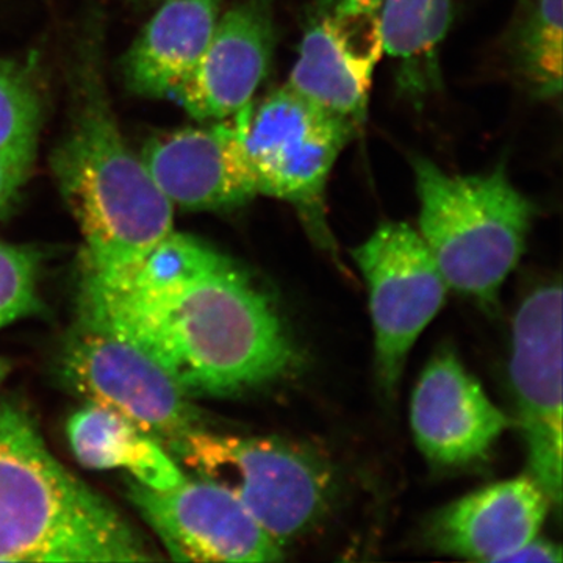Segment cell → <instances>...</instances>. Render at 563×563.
<instances>
[{
	"label": "cell",
	"instance_id": "52a82bcc",
	"mask_svg": "<svg viewBox=\"0 0 563 563\" xmlns=\"http://www.w3.org/2000/svg\"><path fill=\"white\" fill-rule=\"evenodd\" d=\"M62 376L88 404L120 415L161 443L202 428L190 396L150 352L84 314L63 352Z\"/></svg>",
	"mask_w": 563,
	"mask_h": 563
},
{
	"label": "cell",
	"instance_id": "e0dca14e",
	"mask_svg": "<svg viewBox=\"0 0 563 563\" xmlns=\"http://www.w3.org/2000/svg\"><path fill=\"white\" fill-rule=\"evenodd\" d=\"M66 435L74 457L85 468L128 470L136 483L157 490L172 488L187 476L158 440L95 404L70 415Z\"/></svg>",
	"mask_w": 563,
	"mask_h": 563
},
{
	"label": "cell",
	"instance_id": "9a60e30c",
	"mask_svg": "<svg viewBox=\"0 0 563 563\" xmlns=\"http://www.w3.org/2000/svg\"><path fill=\"white\" fill-rule=\"evenodd\" d=\"M550 506V498L532 476L503 481L433 515L428 540L440 553L499 563L539 536Z\"/></svg>",
	"mask_w": 563,
	"mask_h": 563
},
{
	"label": "cell",
	"instance_id": "6da1fadb",
	"mask_svg": "<svg viewBox=\"0 0 563 563\" xmlns=\"http://www.w3.org/2000/svg\"><path fill=\"white\" fill-rule=\"evenodd\" d=\"M79 313L140 344L190 398L266 387L301 363L276 303L229 257L165 284L84 279Z\"/></svg>",
	"mask_w": 563,
	"mask_h": 563
},
{
	"label": "cell",
	"instance_id": "ffe728a7",
	"mask_svg": "<svg viewBox=\"0 0 563 563\" xmlns=\"http://www.w3.org/2000/svg\"><path fill=\"white\" fill-rule=\"evenodd\" d=\"M40 124L35 79L24 65L0 58V157L32 165Z\"/></svg>",
	"mask_w": 563,
	"mask_h": 563
},
{
	"label": "cell",
	"instance_id": "5bb4252c",
	"mask_svg": "<svg viewBox=\"0 0 563 563\" xmlns=\"http://www.w3.org/2000/svg\"><path fill=\"white\" fill-rule=\"evenodd\" d=\"M273 0H243L222 13L201 60L177 92L192 120L218 122L250 106L272 66Z\"/></svg>",
	"mask_w": 563,
	"mask_h": 563
},
{
	"label": "cell",
	"instance_id": "277c9868",
	"mask_svg": "<svg viewBox=\"0 0 563 563\" xmlns=\"http://www.w3.org/2000/svg\"><path fill=\"white\" fill-rule=\"evenodd\" d=\"M421 239L448 287L487 307L523 255L536 209L514 187L506 166L490 173L450 174L413 157Z\"/></svg>",
	"mask_w": 563,
	"mask_h": 563
},
{
	"label": "cell",
	"instance_id": "44dd1931",
	"mask_svg": "<svg viewBox=\"0 0 563 563\" xmlns=\"http://www.w3.org/2000/svg\"><path fill=\"white\" fill-rule=\"evenodd\" d=\"M35 252L0 240V329L40 309Z\"/></svg>",
	"mask_w": 563,
	"mask_h": 563
},
{
	"label": "cell",
	"instance_id": "2e32d148",
	"mask_svg": "<svg viewBox=\"0 0 563 563\" xmlns=\"http://www.w3.org/2000/svg\"><path fill=\"white\" fill-rule=\"evenodd\" d=\"M222 0H165L125 55L128 87L144 98H176L201 60Z\"/></svg>",
	"mask_w": 563,
	"mask_h": 563
},
{
	"label": "cell",
	"instance_id": "d6986e66",
	"mask_svg": "<svg viewBox=\"0 0 563 563\" xmlns=\"http://www.w3.org/2000/svg\"><path fill=\"white\" fill-rule=\"evenodd\" d=\"M562 29L563 0H521L510 38L514 68L547 101L561 98Z\"/></svg>",
	"mask_w": 563,
	"mask_h": 563
},
{
	"label": "cell",
	"instance_id": "3957f363",
	"mask_svg": "<svg viewBox=\"0 0 563 563\" xmlns=\"http://www.w3.org/2000/svg\"><path fill=\"white\" fill-rule=\"evenodd\" d=\"M117 507L66 470L13 404L0 406V562H150Z\"/></svg>",
	"mask_w": 563,
	"mask_h": 563
},
{
	"label": "cell",
	"instance_id": "9c48e42d",
	"mask_svg": "<svg viewBox=\"0 0 563 563\" xmlns=\"http://www.w3.org/2000/svg\"><path fill=\"white\" fill-rule=\"evenodd\" d=\"M384 0H318L287 85L361 129L384 55Z\"/></svg>",
	"mask_w": 563,
	"mask_h": 563
},
{
	"label": "cell",
	"instance_id": "30bf717a",
	"mask_svg": "<svg viewBox=\"0 0 563 563\" xmlns=\"http://www.w3.org/2000/svg\"><path fill=\"white\" fill-rule=\"evenodd\" d=\"M512 383L531 476L562 503V288H536L514 322Z\"/></svg>",
	"mask_w": 563,
	"mask_h": 563
},
{
	"label": "cell",
	"instance_id": "5b68a950",
	"mask_svg": "<svg viewBox=\"0 0 563 563\" xmlns=\"http://www.w3.org/2000/svg\"><path fill=\"white\" fill-rule=\"evenodd\" d=\"M166 448L192 476L231 492L279 547L312 531L331 504L328 466L290 442L199 428Z\"/></svg>",
	"mask_w": 563,
	"mask_h": 563
},
{
	"label": "cell",
	"instance_id": "7a4b0ae2",
	"mask_svg": "<svg viewBox=\"0 0 563 563\" xmlns=\"http://www.w3.org/2000/svg\"><path fill=\"white\" fill-rule=\"evenodd\" d=\"M73 76L69 128L51 168L84 235V279L111 284L174 231L173 203L125 143L98 57L85 52Z\"/></svg>",
	"mask_w": 563,
	"mask_h": 563
},
{
	"label": "cell",
	"instance_id": "ba28073f",
	"mask_svg": "<svg viewBox=\"0 0 563 563\" xmlns=\"http://www.w3.org/2000/svg\"><path fill=\"white\" fill-rule=\"evenodd\" d=\"M352 257L368 285L377 376L391 396L407 355L442 309L450 287L420 232L406 222H384Z\"/></svg>",
	"mask_w": 563,
	"mask_h": 563
},
{
	"label": "cell",
	"instance_id": "ac0fdd59",
	"mask_svg": "<svg viewBox=\"0 0 563 563\" xmlns=\"http://www.w3.org/2000/svg\"><path fill=\"white\" fill-rule=\"evenodd\" d=\"M451 13V0H384V54L395 60L396 84L412 102L440 88V49Z\"/></svg>",
	"mask_w": 563,
	"mask_h": 563
},
{
	"label": "cell",
	"instance_id": "8fae6325",
	"mask_svg": "<svg viewBox=\"0 0 563 563\" xmlns=\"http://www.w3.org/2000/svg\"><path fill=\"white\" fill-rule=\"evenodd\" d=\"M128 496L174 561L279 562L282 547L231 492L185 476L172 488L128 481Z\"/></svg>",
	"mask_w": 563,
	"mask_h": 563
},
{
	"label": "cell",
	"instance_id": "cb8c5ba5",
	"mask_svg": "<svg viewBox=\"0 0 563 563\" xmlns=\"http://www.w3.org/2000/svg\"><path fill=\"white\" fill-rule=\"evenodd\" d=\"M10 373V363L5 358L0 357V385L5 380L7 374Z\"/></svg>",
	"mask_w": 563,
	"mask_h": 563
},
{
	"label": "cell",
	"instance_id": "7402d4cb",
	"mask_svg": "<svg viewBox=\"0 0 563 563\" xmlns=\"http://www.w3.org/2000/svg\"><path fill=\"white\" fill-rule=\"evenodd\" d=\"M31 163L0 157V213L9 207L21 185L27 179Z\"/></svg>",
	"mask_w": 563,
	"mask_h": 563
},
{
	"label": "cell",
	"instance_id": "8992f818",
	"mask_svg": "<svg viewBox=\"0 0 563 563\" xmlns=\"http://www.w3.org/2000/svg\"><path fill=\"white\" fill-rule=\"evenodd\" d=\"M236 114L258 196L291 203L314 242L332 251L325 188L340 154L358 129L288 85Z\"/></svg>",
	"mask_w": 563,
	"mask_h": 563
},
{
	"label": "cell",
	"instance_id": "603a6c76",
	"mask_svg": "<svg viewBox=\"0 0 563 563\" xmlns=\"http://www.w3.org/2000/svg\"><path fill=\"white\" fill-rule=\"evenodd\" d=\"M526 563V562H548L561 563L562 550L558 544L544 542V540L532 539L523 547L515 550L514 553L504 555L499 563Z\"/></svg>",
	"mask_w": 563,
	"mask_h": 563
},
{
	"label": "cell",
	"instance_id": "4fadbf2b",
	"mask_svg": "<svg viewBox=\"0 0 563 563\" xmlns=\"http://www.w3.org/2000/svg\"><path fill=\"white\" fill-rule=\"evenodd\" d=\"M415 442L440 468L483 461L510 420L466 372L454 351L437 352L422 372L410 402Z\"/></svg>",
	"mask_w": 563,
	"mask_h": 563
},
{
	"label": "cell",
	"instance_id": "7c38bea8",
	"mask_svg": "<svg viewBox=\"0 0 563 563\" xmlns=\"http://www.w3.org/2000/svg\"><path fill=\"white\" fill-rule=\"evenodd\" d=\"M141 161L163 195L180 209H235L258 196L239 114L151 140Z\"/></svg>",
	"mask_w": 563,
	"mask_h": 563
}]
</instances>
